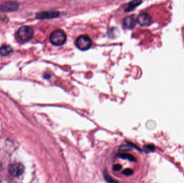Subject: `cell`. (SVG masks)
Listing matches in <instances>:
<instances>
[{
    "mask_svg": "<svg viewBox=\"0 0 184 183\" xmlns=\"http://www.w3.org/2000/svg\"><path fill=\"white\" fill-rule=\"evenodd\" d=\"M60 15L59 12L56 11H47L38 13L36 15V18L39 20L50 19L57 18Z\"/></svg>",
    "mask_w": 184,
    "mask_h": 183,
    "instance_id": "obj_5",
    "label": "cell"
},
{
    "mask_svg": "<svg viewBox=\"0 0 184 183\" xmlns=\"http://www.w3.org/2000/svg\"><path fill=\"white\" fill-rule=\"evenodd\" d=\"M50 39L51 43L55 46H62L66 41V36L62 30H55L50 35Z\"/></svg>",
    "mask_w": 184,
    "mask_h": 183,
    "instance_id": "obj_1",
    "label": "cell"
},
{
    "mask_svg": "<svg viewBox=\"0 0 184 183\" xmlns=\"http://www.w3.org/2000/svg\"><path fill=\"white\" fill-rule=\"evenodd\" d=\"M154 146L152 145V144H148L147 145L144 147V149L145 150V151H153L154 150Z\"/></svg>",
    "mask_w": 184,
    "mask_h": 183,
    "instance_id": "obj_14",
    "label": "cell"
},
{
    "mask_svg": "<svg viewBox=\"0 0 184 183\" xmlns=\"http://www.w3.org/2000/svg\"><path fill=\"white\" fill-rule=\"evenodd\" d=\"M9 171L13 176L18 177L22 174L24 171V167L22 164L19 163H16L10 166Z\"/></svg>",
    "mask_w": 184,
    "mask_h": 183,
    "instance_id": "obj_6",
    "label": "cell"
},
{
    "mask_svg": "<svg viewBox=\"0 0 184 183\" xmlns=\"http://www.w3.org/2000/svg\"><path fill=\"white\" fill-rule=\"evenodd\" d=\"M13 52V48L9 45H3L0 48V54L2 56H7Z\"/></svg>",
    "mask_w": 184,
    "mask_h": 183,
    "instance_id": "obj_9",
    "label": "cell"
},
{
    "mask_svg": "<svg viewBox=\"0 0 184 183\" xmlns=\"http://www.w3.org/2000/svg\"><path fill=\"white\" fill-rule=\"evenodd\" d=\"M119 158H122L124 160H128L132 162H135L136 161V158L131 154L122 153L119 154Z\"/></svg>",
    "mask_w": 184,
    "mask_h": 183,
    "instance_id": "obj_11",
    "label": "cell"
},
{
    "mask_svg": "<svg viewBox=\"0 0 184 183\" xmlns=\"http://www.w3.org/2000/svg\"><path fill=\"white\" fill-rule=\"evenodd\" d=\"M141 3H142V2L141 1H132V2H130L128 5V6L125 8V11H127V12H129V11H132V10H134L135 8L137 7L138 5H139Z\"/></svg>",
    "mask_w": 184,
    "mask_h": 183,
    "instance_id": "obj_10",
    "label": "cell"
},
{
    "mask_svg": "<svg viewBox=\"0 0 184 183\" xmlns=\"http://www.w3.org/2000/svg\"><path fill=\"white\" fill-rule=\"evenodd\" d=\"M92 44V40L90 38L87 36L84 35L79 36L75 42L76 46L81 51H86L90 49Z\"/></svg>",
    "mask_w": 184,
    "mask_h": 183,
    "instance_id": "obj_3",
    "label": "cell"
},
{
    "mask_svg": "<svg viewBox=\"0 0 184 183\" xmlns=\"http://www.w3.org/2000/svg\"><path fill=\"white\" fill-rule=\"evenodd\" d=\"M122 166L120 164H115L113 166V169L115 171H117L121 170L122 169Z\"/></svg>",
    "mask_w": 184,
    "mask_h": 183,
    "instance_id": "obj_15",
    "label": "cell"
},
{
    "mask_svg": "<svg viewBox=\"0 0 184 183\" xmlns=\"http://www.w3.org/2000/svg\"><path fill=\"white\" fill-rule=\"evenodd\" d=\"M19 5L16 2H8L0 4V11H12L17 10Z\"/></svg>",
    "mask_w": 184,
    "mask_h": 183,
    "instance_id": "obj_7",
    "label": "cell"
},
{
    "mask_svg": "<svg viewBox=\"0 0 184 183\" xmlns=\"http://www.w3.org/2000/svg\"><path fill=\"white\" fill-rule=\"evenodd\" d=\"M136 20L131 16H127L122 20V25L126 29L131 30L136 25Z\"/></svg>",
    "mask_w": 184,
    "mask_h": 183,
    "instance_id": "obj_8",
    "label": "cell"
},
{
    "mask_svg": "<svg viewBox=\"0 0 184 183\" xmlns=\"http://www.w3.org/2000/svg\"><path fill=\"white\" fill-rule=\"evenodd\" d=\"M133 173H134V171L131 169H126L123 171V174L127 176H131Z\"/></svg>",
    "mask_w": 184,
    "mask_h": 183,
    "instance_id": "obj_13",
    "label": "cell"
},
{
    "mask_svg": "<svg viewBox=\"0 0 184 183\" xmlns=\"http://www.w3.org/2000/svg\"><path fill=\"white\" fill-rule=\"evenodd\" d=\"M137 22L138 24L142 26H147L150 25L151 23V17L148 13H141L138 16Z\"/></svg>",
    "mask_w": 184,
    "mask_h": 183,
    "instance_id": "obj_4",
    "label": "cell"
},
{
    "mask_svg": "<svg viewBox=\"0 0 184 183\" xmlns=\"http://www.w3.org/2000/svg\"><path fill=\"white\" fill-rule=\"evenodd\" d=\"M34 31L33 28L29 26H23L18 30V37L23 42H28L33 37Z\"/></svg>",
    "mask_w": 184,
    "mask_h": 183,
    "instance_id": "obj_2",
    "label": "cell"
},
{
    "mask_svg": "<svg viewBox=\"0 0 184 183\" xmlns=\"http://www.w3.org/2000/svg\"><path fill=\"white\" fill-rule=\"evenodd\" d=\"M104 178H105V181H107V183H119L118 181L116 180H115L114 179H113L109 175H108V173L105 172L104 173Z\"/></svg>",
    "mask_w": 184,
    "mask_h": 183,
    "instance_id": "obj_12",
    "label": "cell"
}]
</instances>
